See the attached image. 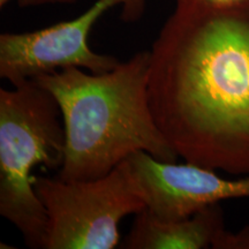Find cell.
<instances>
[{"instance_id":"cell-10","label":"cell","mask_w":249,"mask_h":249,"mask_svg":"<svg viewBox=\"0 0 249 249\" xmlns=\"http://www.w3.org/2000/svg\"><path fill=\"white\" fill-rule=\"evenodd\" d=\"M202 4L209 5V6H217V7H222V6H231L240 4V2L248 1V0H197Z\"/></svg>"},{"instance_id":"cell-6","label":"cell","mask_w":249,"mask_h":249,"mask_svg":"<svg viewBox=\"0 0 249 249\" xmlns=\"http://www.w3.org/2000/svg\"><path fill=\"white\" fill-rule=\"evenodd\" d=\"M128 160L147 209L160 219H183L222 201L249 198V174L226 179L216 170L161 161L143 151Z\"/></svg>"},{"instance_id":"cell-9","label":"cell","mask_w":249,"mask_h":249,"mask_svg":"<svg viewBox=\"0 0 249 249\" xmlns=\"http://www.w3.org/2000/svg\"><path fill=\"white\" fill-rule=\"evenodd\" d=\"M77 0H18L21 7H36V6L54 5V4H73Z\"/></svg>"},{"instance_id":"cell-8","label":"cell","mask_w":249,"mask_h":249,"mask_svg":"<svg viewBox=\"0 0 249 249\" xmlns=\"http://www.w3.org/2000/svg\"><path fill=\"white\" fill-rule=\"evenodd\" d=\"M214 249H249V226L240 232L224 231L213 244Z\"/></svg>"},{"instance_id":"cell-7","label":"cell","mask_w":249,"mask_h":249,"mask_svg":"<svg viewBox=\"0 0 249 249\" xmlns=\"http://www.w3.org/2000/svg\"><path fill=\"white\" fill-rule=\"evenodd\" d=\"M225 231L224 213L213 204L188 218L163 220L147 208L135 214L133 226L121 247L126 249L213 248Z\"/></svg>"},{"instance_id":"cell-4","label":"cell","mask_w":249,"mask_h":249,"mask_svg":"<svg viewBox=\"0 0 249 249\" xmlns=\"http://www.w3.org/2000/svg\"><path fill=\"white\" fill-rule=\"evenodd\" d=\"M48 214L45 249H112L124 217L147 208L129 160L95 180L34 177Z\"/></svg>"},{"instance_id":"cell-11","label":"cell","mask_w":249,"mask_h":249,"mask_svg":"<svg viewBox=\"0 0 249 249\" xmlns=\"http://www.w3.org/2000/svg\"><path fill=\"white\" fill-rule=\"evenodd\" d=\"M9 1H11V0H0V7H1V8L5 7V6L7 5Z\"/></svg>"},{"instance_id":"cell-5","label":"cell","mask_w":249,"mask_h":249,"mask_svg":"<svg viewBox=\"0 0 249 249\" xmlns=\"http://www.w3.org/2000/svg\"><path fill=\"white\" fill-rule=\"evenodd\" d=\"M145 0H97L73 20L27 33L0 35V77L18 85L58 70L79 67L91 73H105L120 61L92 51L89 35L107 12L123 7V18L135 21L144 12Z\"/></svg>"},{"instance_id":"cell-2","label":"cell","mask_w":249,"mask_h":249,"mask_svg":"<svg viewBox=\"0 0 249 249\" xmlns=\"http://www.w3.org/2000/svg\"><path fill=\"white\" fill-rule=\"evenodd\" d=\"M150 51H141L105 73L79 67L36 77L54 96L66 134L58 177L95 180L136 152L161 161L179 156L156 123L149 99Z\"/></svg>"},{"instance_id":"cell-3","label":"cell","mask_w":249,"mask_h":249,"mask_svg":"<svg viewBox=\"0 0 249 249\" xmlns=\"http://www.w3.org/2000/svg\"><path fill=\"white\" fill-rule=\"evenodd\" d=\"M66 134L54 96L35 79L0 89V214L29 248L45 249L48 214L34 188L36 166L60 170Z\"/></svg>"},{"instance_id":"cell-1","label":"cell","mask_w":249,"mask_h":249,"mask_svg":"<svg viewBox=\"0 0 249 249\" xmlns=\"http://www.w3.org/2000/svg\"><path fill=\"white\" fill-rule=\"evenodd\" d=\"M149 99L180 158L248 176L249 0H176L150 50Z\"/></svg>"}]
</instances>
